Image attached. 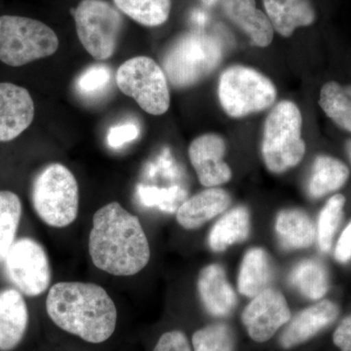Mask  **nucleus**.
I'll return each instance as SVG.
<instances>
[{
  "instance_id": "1",
  "label": "nucleus",
  "mask_w": 351,
  "mask_h": 351,
  "mask_svg": "<svg viewBox=\"0 0 351 351\" xmlns=\"http://www.w3.org/2000/svg\"><path fill=\"white\" fill-rule=\"evenodd\" d=\"M89 254L99 269L112 276H131L147 267L151 248L138 217L119 202H112L94 215Z\"/></svg>"
},
{
  "instance_id": "2",
  "label": "nucleus",
  "mask_w": 351,
  "mask_h": 351,
  "mask_svg": "<svg viewBox=\"0 0 351 351\" xmlns=\"http://www.w3.org/2000/svg\"><path fill=\"white\" fill-rule=\"evenodd\" d=\"M46 311L58 327L88 343H104L117 327V306L96 284H55L48 293Z\"/></svg>"
},
{
  "instance_id": "3",
  "label": "nucleus",
  "mask_w": 351,
  "mask_h": 351,
  "mask_svg": "<svg viewBox=\"0 0 351 351\" xmlns=\"http://www.w3.org/2000/svg\"><path fill=\"white\" fill-rule=\"evenodd\" d=\"M301 110L293 101H283L265 120L262 154L270 172L280 174L301 162L306 154L302 138Z\"/></svg>"
},
{
  "instance_id": "4",
  "label": "nucleus",
  "mask_w": 351,
  "mask_h": 351,
  "mask_svg": "<svg viewBox=\"0 0 351 351\" xmlns=\"http://www.w3.org/2000/svg\"><path fill=\"white\" fill-rule=\"evenodd\" d=\"M32 199L36 213L46 225L58 228L71 225L80 208L75 176L63 164H50L34 180Z\"/></svg>"
},
{
  "instance_id": "5",
  "label": "nucleus",
  "mask_w": 351,
  "mask_h": 351,
  "mask_svg": "<svg viewBox=\"0 0 351 351\" xmlns=\"http://www.w3.org/2000/svg\"><path fill=\"white\" fill-rule=\"evenodd\" d=\"M59 48L57 34L40 21L20 16L0 17V61L22 66L55 54Z\"/></svg>"
},
{
  "instance_id": "6",
  "label": "nucleus",
  "mask_w": 351,
  "mask_h": 351,
  "mask_svg": "<svg viewBox=\"0 0 351 351\" xmlns=\"http://www.w3.org/2000/svg\"><path fill=\"white\" fill-rule=\"evenodd\" d=\"M221 54L218 40L200 32H189L176 40L166 53L164 73L175 87L191 86L218 66Z\"/></svg>"
},
{
  "instance_id": "7",
  "label": "nucleus",
  "mask_w": 351,
  "mask_h": 351,
  "mask_svg": "<svg viewBox=\"0 0 351 351\" xmlns=\"http://www.w3.org/2000/svg\"><path fill=\"white\" fill-rule=\"evenodd\" d=\"M219 103L234 119L269 108L276 99V89L267 76L243 66L226 69L219 78Z\"/></svg>"
},
{
  "instance_id": "8",
  "label": "nucleus",
  "mask_w": 351,
  "mask_h": 351,
  "mask_svg": "<svg viewBox=\"0 0 351 351\" xmlns=\"http://www.w3.org/2000/svg\"><path fill=\"white\" fill-rule=\"evenodd\" d=\"M73 15L84 49L97 61L110 59L123 27L119 11L106 0H82Z\"/></svg>"
},
{
  "instance_id": "9",
  "label": "nucleus",
  "mask_w": 351,
  "mask_h": 351,
  "mask_svg": "<svg viewBox=\"0 0 351 351\" xmlns=\"http://www.w3.org/2000/svg\"><path fill=\"white\" fill-rule=\"evenodd\" d=\"M117 84L149 114H163L170 107L165 73L151 58H132L122 64L117 69Z\"/></svg>"
},
{
  "instance_id": "10",
  "label": "nucleus",
  "mask_w": 351,
  "mask_h": 351,
  "mask_svg": "<svg viewBox=\"0 0 351 351\" xmlns=\"http://www.w3.org/2000/svg\"><path fill=\"white\" fill-rule=\"evenodd\" d=\"M3 262L7 276L22 294L38 297L49 287V260L36 240L29 237L16 240Z\"/></svg>"
},
{
  "instance_id": "11",
  "label": "nucleus",
  "mask_w": 351,
  "mask_h": 351,
  "mask_svg": "<svg viewBox=\"0 0 351 351\" xmlns=\"http://www.w3.org/2000/svg\"><path fill=\"white\" fill-rule=\"evenodd\" d=\"M290 320L291 311L285 297L271 288L252 298L242 313V322L249 337L257 343L269 341Z\"/></svg>"
},
{
  "instance_id": "12",
  "label": "nucleus",
  "mask_w": 351,
  "mask_h": 351,
  "mask_svg": "<svg viewBox=\"0 0 351 351\" xmlns=\"http://www.w3.org/2000/svg\"><path fill=\"white\" fill-rule=\"evenodd\" d=\"M225 154V141L215 134L200 136L189 145V159L202 186L214 188L232 179V169L223 161Z\"/></svg>"
},
{
  "instance_id": "13",
  "label": "nucleus",
  "mask_w": 351,
  "mask_h": 351,
  "mask_svg": "<svg viewBox=\"0 0 351 351\" xmlns=\"http://www.w3.org/2000/svg\"><path fill=\"white\" fill-rule=\"evenodd\" d=\"M34 104L29 92L12 83H0V142H10L31 126Z\"/></svg>"
},
{
  "instance_id": "14",
  "label": "nucleus",
  "mask_w": 351,
  "mask_h": 351,
  "mask_svg": "<svg viewBox=\"0 0 351 351\" xmlns=\"http://www.w3.org/2000/svg\"><path fill=\"white\" fill-rule=\"evenodd\" d=\"M339 306L324 300L298 313L289 323L279 343L284 350H291L313 339L318 332L330 326L339 316Z\"/></svg>"
},
{
  "instance_id": "15",
  "label": "nucleus",
  "mask_w": 351,
  "mask_h": 351,
  "mask_svg": "<svg viewBox=\"0 0 351 351\" xmlns=\"http://www.w3.org/2000/svg\"><path fill=\"white\" fill-rule=\"evenodd\" d=\"M197 289L203 306L215 317H226L237 307V295L221 265H209L201 270Z\"/></svg>"
},
{
  "instance_id": "16",
  "label": "nucleus",
  "mask_w": 351,
  "mask_h": 351,
  "mask_svg": "<svg viewBox=\"0 0 351 351\" xmlns=\"http://www.w3.org/2000/svg\"><path fill=\"white\" fill-rule=\"evenodd\" d=\"M232 198L225 189L209 188L184 201L176 212L179 225L196 230L230 207Z\"/></svg>"
},
{
  "instance_id": "17",
  "label": "nucleus",
  "mask_w": 351,
  "mask_h": 351,
  "mask_svg": "<svg viewBox=\"0 0 351 351\" xmlns=\"http://www.w3.org/2000/svg\"><path fill=\"white\" fill-rule=\"evenodd\" d=\"M29 311L24 297L16 289L0 292V350L16 348L27 331Z\"/></svg>"
},
{
  "instance_id": "18",
  "label": "nucleus",
  "mask_w": 351,
  "mask_h": 351,
  "mask_svg": "<svg viewBox=\"0 0 351 351\" xmlns=\"http://www.w3.org/2000/svg\"><path fill=\"white\" fill-rule=\"evenodd\" d=\"M221 10L233 24L250 36L260 47H267L274 39V27L267 14L256 6L255 0H219Z\"/></svg>"
},
{
  "instance_id": "19",
  "label": "nucleus",
  "mask_w": 351,
  "mask_h": 351,
  "mask_svg": "<svg viewBox=\"0 0 351 351\" xmlns=\"http://www.w3.org/2000/svg\"><path fill=\"white\" fill-rule=\"evenodd\" d=\"M272 27L284 38L292 36L298 27L315 22L316 13L311 0H263Z\"/></svg>"
},
{
  "instance_id": "20",
  "label": "nucleus",
  "mask_w": 351,
  "mask_h": 351,
  "mask_svg": "<svg viewBox=\"0 0 351 351\" xmlns=\"http://www.w3.org/2000/svg\"><path fill=\"white\" fill-rule=\"evenodd\" d=\"M276 230L280 244L287 250L308 248L315 239L316 230L306 212L283 210L277 216Z\"/></svg>"
},
{
  "instance_id": "21",
  "label": "nucleus",
  "mask_w": 351,
  "mask_h": 351,
  "mask_svg": "<svg viewBox=\"0 0 351 351\" xmlns=\"http://www.w3.org/2000/svg\"><path fill=\"white\" fill-rule=\"evenodd\" d=\"M250 214L246 207L233 208L215 223L208 244L214 252H223L232 245L241 243L250 234Z\"/></svg>"
},
{
  "instance_id": "22",
  "label": "nucleus",
  "mask_w": 351,
  "mask_h": 351,
  "mask_svg": "<svg viewBox=\"0 0 351 351\" xmlns=\"http://www.w3.org/2000/svg\"><path fill=\"white\" fill-rule=\"evenodd\" d=\"M271 277V262L267 251L258 247L247 251L240 265L239 292L245 297H256L269 288Z\"/></svg>"
},
{
  "instance_id": "23",
  "label": "nucleus",
  "mask_w": 351,
  "mask_h": 351,
  "mask_svg": "<svg viewBox=\"0 0 351 351\" xmlns=\"http://www.w3.org/2000/svg\"><path fill=\"white\" fill-rule=\"evenodd\" d=\"M348 177L350 169L345 163L332 156H318L314 161L313 174L307 186L308 195L315 199L323 197L341 189Z\"/></svg>"
},
{
  "instance_id": "24",
  "label": "nucleus",
  "mask_w": 351,
  "mask_h": 351,
  "mask_svg": "<svg viewBox=\"0 0 351 351\" xmlns=\"http://www.w3.org/2000/svg\"><path fill=\"white\" fill-rule=\"evenodd\" d=\"M290 282L309 300H320L329 290V276L324 265L316 260L298 263L290 274Z\"/></svg>"
},
{
  "instance_id": "25",
  "label": "nucleus",
  "mask_w": 351,
  "mask_h": 351,
  "mask_svg": "<svg viewBox=\"0 0 351 351\" xmlns=\"http://www.w3.org/2000/svg\"><path fill=\"white\" fill-rule=\"evenodd\" d=\"M319 105L328 117L343 130L351 132V85L336 82L321 88Z\"/></svg>"
},
{
  "instance_id": "26",
  "label": "nucleus",
  "mask_w": 351,
  "mask_h": 351,
  "mask_svg": "<svg viewBox=\"0 0 351 351\" xmlns=\"http://www.w3.org/2000/svg\"><path fill=\"white\" fill-rule=\"evenodd\" d=\"M117 8L145 27L163 25L169 18L171 0H113Z\"/></svg>"
},
{
  "instance_id": "27",
  "label": "nucleus",
  "mask_w": 351,
  "mask_h": 351,
  "mask_svg": "<svg viewBox=\"0 0 351 351\" xmlns=\"http://www.w3.org/2000/svg\"><path fill=\"white\" fill-rule=\"evenodd\" d=\"M22 211L19 196L12 191H0V262L15 243Z\"/></svg>"
},
{
  "instance_id": "28",
  "label": "nucleus",
  "mask_w": 351,
  "mask_h": 351,
  "mask_svg": "<svg viewBox=\"0 0 351 351\" xmlns=\"http://www.w3.org/2000/svg\"><path fill=\"white\" fill-rule=\"evenodd\" d=\"M345 204V196L336 195L332 196L321 210L318 219L317 239L321 251L325 253L331 250L332 239L343 219Z\"/></svg>"
},
{
  "instance_id": "29",
  "label": "nucleus",
  "mask_w": 351,
  "mask_h": 351,
  "mask_svg": "<svg viewBox=\"0 0 351 351\" xmlns=\"http://www.w3.org/2000/svg\"><path fill=\"white\" fill-rule=\"evenodd\" d=\"M193 346L195 351H234V334L226 323L208 325L193 334Z\"/></svg>"
},
{
  "instance_id": "30",
  "label": "nucleus",
  "mask_w": 351,
  "mask_h": 351,
  "mask_svg": "<svg viewBox=\"0 0 351 351\" xmlns=\"http://www.w3.org/2000/svg\"><path fill=\"white\" fill-rule=\"evenodd\" d=\"M112 80V71L106 64L90 66L76 80V90L84 98H96L107 91Z\"/></svg>"
},
{
  "instance_id": "31",
  "label": "nucleus",
  "mask_w": 351,
  "mask_h": 351,
  "mask_svg": "<svg viewBox=\"0 0 351 351\" xmlns=\"http://www.w3.org/2000/svg\"><path fill=\"white\" fill-rule=\"evenodd\" d=\"M138 197L143 203L152 206L159 205L161 209L173 211L178 201L184 198V193L178 186L167 189L138 186Z\"/></svg>"
},
{
  "instance_id": "32",
  "label": "nucleus",
  "mask_w": 351,
  "mask_h": 351,
  "mask_svg": "<svg viewBox=\"0 0 351 351\" xmlns=\"http://www.w3.org/2000/svg\"><path fill=\"white\" fill-rule=\"evenodd\" d=\"M140 135V128L137 124L128 123L119 124L112 127L108 133V145L112 149H119L122 145L133 142Z\"/></svg>"
},
{
  "instance_id": "33",
  "label": "nucleus",
  "mask_w": 351,
  "mask_h": 351,
  "mask_svg": "<svg viewBox=\"0 0 351 351\" xmlns=\"http://www.w3.org/2000/svg\"><path fill=\"white\" fill-rule=\"evenodd\" d=\"M154 351H193L186 335L181 331L165 332L157 341Z\"/></svg>"
},
{
  "instance_id": "34",
  "label": "nucleus",
  "mask_w": 351,
  "mask_h": 351,
  "mask_svg": "<svg viewBox=\"0 0 351 351\" xmlns=\"http://www.w3.org/2000/svg\"><path fill=\"white\" fill-rule=\"evenodd\" d=\"M332 341L341 351H351V314L337 328L332 335Z\"/></svg>"
},
{
  "instance_id": "35",
  "label": "nucleus",
  "mask_w": 351,
  "mask_h": 351,
  "mask_svg": "<svg viewBox=\"0 0 351 351\" xmlns=\"http://www.w3.org/2000/svg\"><path fill=\"white\" fill-rule=\"evenodd\" d=\"M335 257L341 263L350 262L351 260V221L339 237Z\"/></svg>"
},
{
  "instance_id": "36",
  "label": "nucleus",
  "mask_w": 351,
  "mask_h": 351,
  "mask_svg": "<svg viewBox=\"0 0 351 351\" xmlns=\"http://www.w3.org/2000/svg\"><path fill=\"white\" fill-rule=\"evenodd\" d=\"M219 0H201V2L206 6H213Z\"/></svg>"
},
{
  "instance_id": "37",
  "label": "nucleus",
  "mask_w": 351,
  "mask_h": 351,
  "mask_svg": "<svg viewBox=\"0 0 351 351\" xmlns=\"http://www.w3.org/2000/svg\"><path fill=\"white\" fill-rule=\"evenodd\" d=\"M346 152H348V157H350L351 161V141L346 144Z\"/></svg>"
}]
</instances>
